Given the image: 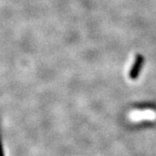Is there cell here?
Listing matches in <instances>:
<instances>
[{
    "label": "cell",
    "instance_id": "obj_1",
    "mask_svg": "<svg viewBox=\"0 0 156 156\" xmlns=\"http://www.w3.org/2000/svg\"><path fill=\"white\" fill-rule=\"evenodd\" d=\"M143 62H144V57L142 55L138 54L136 55L135 60H134V64L131 67V69L129 71V77L132 80H135L139 76L141 68L143 66Z\"/></svg>",
    "mask_w": 156,
    "mask_h": 156
}]
</instances>
